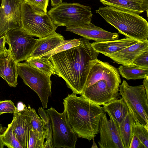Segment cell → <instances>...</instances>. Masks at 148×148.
Returning <instances> with one entry per match:
<instances>
[{"instance_id":"obj_1","label":"cell","mask_w":148,"mask_h":148,"mask_svg":"<svg viewBox=\"0 0 148 148\" xmlns=\"http://www.w3.org/2000/svg\"><path fill=\"white\" fill-rule=\"evenodd\" d=\"M77 46L56 54L50 58L57 75L65 81L73 93L81 95L89 70L90 60L97 59L99 53L92 47L90 39L79 38Z\"/></svg>"},{"instance_id":"obj_2","label":"cell","mask_w":148,"mask_h":148,"mask_svg":"<svg viewBox=\"0 0 148 148\" xmlns=\"http://www.w3.org/2000/svg\"><path fill=\"white\" fill-rule=\"evenodd\" d=\"M63 104L64 112L77 137L89 141L94 138L99 133L103 107L73 93L63 99Z\"/></svg>"},{"instance_id":"obj_3","label":"cell","mask_w":148,"mask_h":148,"mask_svg":"<svg viewBox=\"0 0 148 148\" xmlns=\"http://www.w3.org/2000/svg\"><path fill=\"white\" fill-rule=\"evenodd\" d=\"M96 10L106 22L116 29L119 32L139 42L148 38V23L139 14L122 11L108 6Z\"/></svg>"},{"instance_id":"obj_4","label":"cell","mask_w":148,"mask_h":148,"mask_svg":"<svg viewBox=\"0 0 148 148\" xmlns=\"http://www.w3.org/2000/svg\"><path fill=\"white\" fill-rule=\"evenodd\" d=\"M58 27L47 12L22 0L20 28L25 34L42 38L54 34Z\"/></svg>"},{"instance_id":"obj_5","label":"cell","mask_w":148,"mask_h":148,"mask_svg":"<svg viewBox=\"0 0 148 148\" xmlns=\"http://www.w3.org/2000/svg\"><path fill=\"white\" fill-rule=\"evenodd\" d=\"M47 14L58 26L79 27L91 22L93 16L91 8L77 3H62L53 7Z\"/></svg>"},{"instance_id":"obj_6","label":"cell","mask_w":148,"mask_h":148,"mask_svg":"<svg viewBox=\"0 0 148 148\" xmlns=\"http://www.w3.org/2000/svg\"><path fill=\"white\" fill-rule=\"evenodd\" d=\"M18 74L24 84L38 95L43 109L47 108L52 94L51 76L33 67L26 62L17 63Z\"/></svg>"},{"instance_id":"obj_7","label":"cell","mask_w":148,"mask_h":148,"mask_svg":"<svg viewBox=\"0 0 148 148\" xmlns=\"http://www.w3.org/2000/svg\"><path fill=\"white\" fill-rule=\"evenodd\" d=\"M119 91L129 111L141 124L148 125V95L143 85L132 86L123 80Z\"/></svg>"},{"instance_id":"obj_8","label":"cell","mask_w":148,"mask_h":148,"mask_svg":"<svg viewBox=\"0 0 148 148\" xmlns=\"http://www.w3.org/2000/svg\"><path fill=\"white\" fill-rule=\"evenodd\" d=\"M45 110L51 122L52 148H75L77 136L71 127L64 112L60 113L52 107Z\"/></svg>"},{"instance_id":"obj_9","label":"cell","mask_w":148,"mask_h":148,"mask_svg":"<svg viewBox=\"0 0 148 148\" xmlns=\"http://www.w3.org/2000/svg\"><path fill=\"white\" fill-rule=\"evenodd\" d=\"M89 67L84 89L99 80H104L111 90L114 92H118L121 81L117 68L108 62L97 59L90 61Z\"/></svg>"},{"instance_id":"obj_10","label":"cell","mask_w":148,"mask_h":148,"mask_svg":"<svg viewBox=\"0 0 148 148\" xmlns=\"http://www.w3.org/2000/svg\"><path fill=\"white\" fill-rule=\"evenodd\" d=\"M4 36L6 43L10 48L16 63L26 61L32 52L37 39L25 34L20 28L9 31Z\"/></svg>"},{"instance_id":"obj_11","label":"cell","mask_w":148,"mask_h":148,"mask_svg":"<svg viewBox=\"0 0 148 148\" xmlns=\"http://www.w3.org/2000/svg\"><path fill=\"white\" fill-rule=\"evenodd\" d=\"M22 0H1L0 37L9 31L20 28Z\"/></svg>"},{"instance_id":"obj_12","label":"cell","mask_w":148,"mask_h":148,"mask_svg":"<svg viewBox=\"0 0 148 148\" xmlns=\"http://www.w3.org/2000/svg\"><path fill=\"white\" fill-rule=\"evenodd\" d=\"M110 118L108 119L104 111L101 115L99 127V146L100 148H125L117 125Z\"/></svg>"},{"instance_id":"obj_13","label":"cell","mask_w":148,"mask_h":148,"mask_svg":"<svg viewBox=\"0 0 148 148\" xmlns=\"http://www.w3.org/2000/svg\"><path fill=\"white\" fill-rule=\"evenodd\" d=\"M13 132L23 148H28L32 127L27 107L19 110L17 108L11 123Z\"/></svg>"},{"instance_id":"obj_14","label":"cell","mask_w":148,"mask_h":148,"mask_svg":"<svg viewBox=\"0 0 148 148\" xmlns=\"http://www.w3.org/2000/svg\"><path fill=\"white\" fill-rule=\"evenodd\" d=\"M91 102L98 105H104L119 99V93L115 92L101 80L85 88L81 95Z\"/></svg>"},{"instance_id":"obj_15","label":"cell","mask_w":148,"mask_h":148,"mask_svg":"<svg viewBox=\"0 0 148 148\" xmlns=\"http://www.w3.org/2000/svg\"><path fill=\"white\" fill-rule=\"evenodd\" d=\"M66 30L73 32L84 38L100 42L119 39L116 33L107 31L95 26L91 22L79 27H67Z\"/></svg>"},{"instance_id":"obj_16","label":"cell","mask_w":148,"mask_h":148,"mask_svg":"<svg viewBox=\"0 0 148 148\" xmlns=\"http://www.w3.org/2000/svg\"><path fill=\"white\" fill-rule=\"evenodd\" d=\"M148 51V40L137 43L126 47L107 56L117 64L134 66V60L139 55Z\"/></svg>"},{"instance_id":"obj_17","label":"cell","mask_w":148,"mask_h":148,"mask_svg":"<svg viewBox=\"0 0 148 148\" xmlns=\"http://www.w3.org/2000/svg\"><path fill=\"white\" fill-rule=\"evenodd\" d=\"M18 76L17 63L9 47L0 53V76L10 87H16L18 84Z\"/></svg>"},{"instance_id":"obj_18","label":"cell","mask_w":148,"mask_h":148,"mask_svg":"<svg viewBox=\"0 0 148 148\" xmlns=\"http://www.w3.org/2000/svg\"><path fill=\"white\" fill-rule=\"evenodd\" d=\"M64 40V37L62 35L56 32L43 38L37 39L32 52L25 61L41 57Z\"/></svg>"},{"instance_id":"obj_19","label":"cell","mask_w":148,"mask_h":148,"mask_svg":"<svg viewBox=\"0 0 148 148\" xmlns=\"http://www.w3.org/2000/svg\"><path fill=\"white\" fill-rule=\"evenodd\" d=\"M138 42L126 38L102 42H93L91 43V45L96 51L107 56Z\"/></svg>"},{"instance_id":"obj_20","label":"cell","mask_w":148,"mask_h":148,"mask_svg":"<svg viewBox=\"0 0 148 148\" xmlns=\"http://www.w3.org/2000/svg\"><path fill=\"white\" fill-rule=\"evenodd\" d=\"M105 5L139 14L148 11L143 2L138 0H99Z\"/></svg>"},{"instance_id":"obj_21","label":"cell","mask_w":148,"mask_h":148,"mask_svg":"<svg viewBox=\"0 0 148 148\" xmlns=\"http://www.w3.org/2000/svg\"><path fill=\"white\" fill-rule=\"evenodd\" d=\"M104 112H106L117 125L121 123L128 112L129 109L123 98L113 100L103 106Z\"/></svg>"},{"instance_id":"obj_22","label":"cell","mask_w":148,"mask_h":148,"mask_svg":"<svg viewBox=\"0 0 148 148\" xmlns=\"http://www.w3.org/2000/svg\"><path fill=\"white\" fill-rule=\"evenodd\" d=\"M132 119L129 110L121 123L118 126L125 148H129L132 140Z\"/></svg>"},{"instance_id":"obj_23","label":"cell","mask_w":148,"mask_h":148,"mask_svg":"<svg viewBox=\"0 0 148 148\" xmlns=\"http://www.w3.org/2000/svg\"><path fill=\"white\" fill-rule=\"evenodd\" d=\"M119 74L127 80L143 79L148 75V69L120 65L117 69Z\"/></svg>"},{"instance_id":"obj_24","label":"cell","mask_w":148,"mask_h":148,"mask_svg":"<svg viewBox=\"0 0 148 148\" xmlns=\"http://www.w3.org/2000/svg\"><path fill=\"white\" fill-rule=\"evenodd\" d=\"M26 62L48 75L51 76L52 75H57L50 58L43 56L27 61Z\"/></svg>"},{"instance_id":"obj_25","label":"cell","mask_w":148,"mask_h":148,"mask_svg":"<svg viewBox=\"0 0 148 148\" xmlns=\"http://www.w3.org/2000/svg\"><path fill=\"white\" fill-rule=\"evenodd\" d=\"M130 112L132 119V135H135L140 139L145 148H148V125L141 124L132 114Z\"/></svg>"},{"instance_id":"obj_26","label":"cell","mask_w":148,"mask_h":148,"mask_svg":"<svg viewBox=\"0 0 148 148\" xmlns=\"http://www.w3.org/2000/svg\"><path fill=\"white\" fill-rule=\"evenodd\" d=\"M27 107L31 123L33 130L37 132L44 141L46 134L42 120L36 112L35 110L28 105Z\"/></svg>"},{"instance_id":"obj_27","label":"cell","mask_w":148,"mask_h":148,"mask_svg":"<svg viewBox=\"0 0 148 148\" xmlns=\"http://www.w3.org/2000/svg\"><path fill=\"white\" fill-rule=\"evenodd\" d=\"M38 114L42 120L46 136L43 148H52V131L49 117L44 109L39 107L38 110Z\"/></svg>"},{"instance_id":"obj_28","label":"cell","mask_w":148,"mask_h":148,"mask_svg":"<svg viewBox=\"0 0 148 148\" xmlns=\"http://www.w3.org/2000/svg\"><path fill=\"white\" fill-rule=\"evenodd\" d=\"M0 137L4 145L8 148H23L14 133L10 123L8 125L7 127L1 134Z\"/></svg>"},{"instance_id":"obj_29","label":"cell","mask_w":148,"mask_h":148,"mask_svg":"<svg viewBox=\"0 0 148 148\" xmlns=\"http://www.w3.org/2000/svg\"><path fill=\"white\" fill-rule=\"evenodd\" d=\"M80 44L79 38L68 40H64L60 42L53 49L44 54L41 57L44 56L47 58H50L51 56L56 54L78 46Z\"/></svg>"},{"instance_id":"obj_30","label":"cell","mask_w":148,"mask_h":148,"mask_svg":"<svg viewBox=\"0 0 148 148\" xmlns=\"http://www.w3.org/2000/svg\"><path fill=\"white\" fill-rule=\"evenodd\" d=\"M44 142L37 132L33 129L31 130L28 148H43Z\"/></svg>"},{"instance_id":"obj_31","label":"cell","mask_w":148,"mask_h":148,"mask_svg":"<svg viewBox=\"0 0 148 148\" xmlns=\"http://www.w3.org/2000/svg\"><path fill=\"white\" fill-rule=\"evenodd\" d=\"M16 108L11 100L0 101V115L6 113L13 114Z\"/></svg>"},{"instance_id":"obj_32","label":"cell","mask_w":148,"mask_h":148,"mask_svg":"<svg viewBox=\"0 0 148 148\" xmlns=\"http://www.w3.org/2000/svg\"><path fill=\"white\" fill-rule=\"evenodd\" d=\"M148 51L145 52L139 55L133 62L134 66L148 69Z\"/></svg>"},{"instance_id":"obj_33","label":"cell","mask_w":148,"mask_h":148,"mask_svg":"<svg viewBox=\"0 0 148 148\" xmlns=\"http://www.w3.org/2000/svg\"><path fill=\"white\" fill-rule=\"evenodd\" d=\"M35 8L47 12L49 0H23Z\"/></svg>"},{"instance_id":"obj_34","label":"cell","mask_w":148,"mask_h":148,"mask_svg":"<svg viewBox=\"0 0 148 148\" xmlns=\"http://www.w3.org/2000/svg\"><path fill=\"white\" fill-rule=\"evenodd\" d=\"M129 148H145L140 139L135 135H133Z\"/></svg>"},{"instance_id":"obj_35","label":"cell","mask_w":148,"mask_h":148,"mask_svg":"<svg viewBox=\"0 0 148 148\" xmlns=\"http://www.w3.org/2000/svg\"><path fill=\"white\" fill-rule=\"evenodd\" d=\"M5 36L0 37V53L4 52L6 49L5 46Z\"/></svg>"},{"instance_id":"obj_36","label":"cell","mask_w":148,"mask_h":148,"mask_svg":"<svg viewBox=\"0 0 148 148\" xmlns=\"http://www.w3.org/2000/svg\"><path fill=\"white\" fill-rule=\"evenodd\" d=\"M143 79V85L145 89L146 94L148 95V76H147Z\"/></svg>"},{"instance_id":"obj_37","label":"cell","mask_w":148,"mask_h":148,"mask_svg":"<svg viewBox=\"0 0 148 148\" xmlns=\"http://www.w3.org/2000/svg\"><path fill=\"white\" fill-rule=\"evenodd\" d=\"M51 1L53 7L57 6L62 3V0H51Z\"/></svg>"},{"instance_id":"obj_38","label":"cell","mask_w":148,"mask_h":148,"mask_svg":"<svg viewBox=\"0 0 148 148\" xmlns=\"http://www.w3.org/2000/svg\"><path fill=\"white\" fill-rule=\"evenodd\" d=\"M6 128L3 127L0 129V148H3L4 147V145L2 143L1 138V135L3 132L5 131Z\"/></svg>"},{"instance_id":"obj_39","label":"cell","mask_w":148,"mask_h":148,"mask_svg":"<svg viewBox=\"0 0 148 148\" xmlns=\"http://www.w3.org/2000/svg\"><path fill=\"white\" fill-rule=\"evenodd\" d=\"M142 1L146 9L148 10V0H138Z\"/></svg>"},{"instance_id":"obj_40","label":"cell","mask_w":148,"mask_h":148,"mask_svg":"<svg viewBox=\"0 0 148 148\" xmlns=\"http://www.w3.org/2000/svg\"><path fill=\"white\" fill-rule=\"evenodd\" d=\"M93 140V143L91 147V148H98V147L97 146L96 143H95L94 139L93 138L92 139Z\"/></svg>"},{"instance_id":"obj_41","label":"cell","mask_w":148,"mask_h":148,"mask_svg":"<svg viewBox=\"0 0 148 148\" xmlns=\"http://www.w3.org/2000/svg\"><path fill=\"white\" fill-rule=\"evenodd\" d=\"M3 127L2 125L0 124V129L2 128Z\"/></svg>"},{"instance_id":"obj_42","label":"cell","mask_w":148,"mask_h":148,"mask_svg":"<svg viewBox=\"0 0 148 148\" xmlns=\"http://www.w3.org/2000/svg\"><path fill=\"white\" fill-rule=\"evenodd\" d=\"M1 1V0H0V1Z\"/></svg>"}]
</instances>
